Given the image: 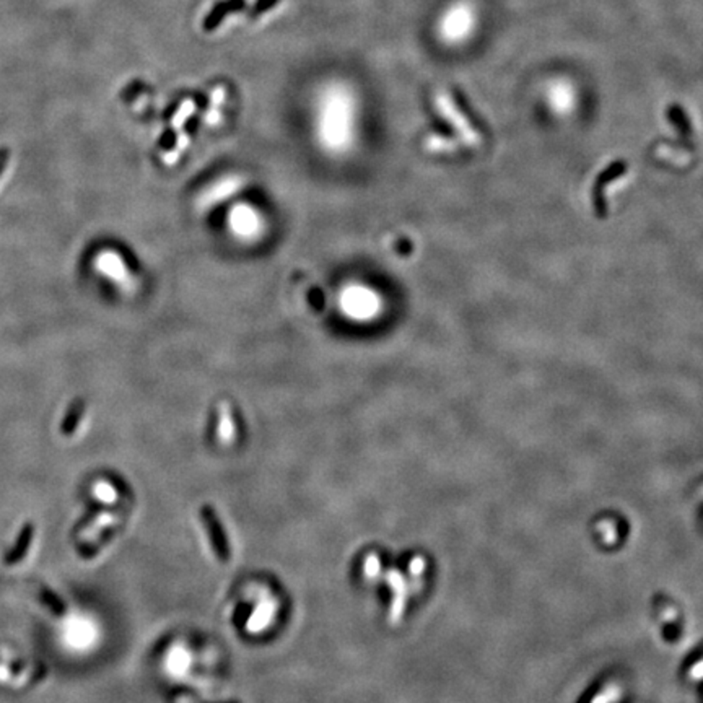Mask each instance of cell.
<instances>
[{"label": "cell", "instance_id": "6da1fadb", "mask_svg": "<svg viewBox=\"0 0 703 703\" xmlns=\"http://www.w3.org/2000/svg\"><path fill=\"white\" fill-rule=\"evenodd\" d=\"M342 308L353 319H372L379 311L378 295L367 287L353 285L343 290Z\"/></svg>", "mask_w": 703, "mask_h": 703}, {"label": "cell", "instance_id": "7a4b0ae2", "mask_svg": "<svg viewBox=\"0 0 703 703\" xmlns=\"http://www.w3.org/2000/svg\"><path fill=\"white\" fill-rule=\"evenodd\" d=\"M201 518H202L203 526H206V529H207L208 539H211L213 554H215V557L220 562L227 563L232 554H230L228 539H227V536H225V529H223L222 523H220L215 509H213L211 505H203L201 509Z\"/></svg>", "mask_w": 703, "mask_h": 703}, {"label": "cell", "instance_id": "3957f363", "mask_svg": "<svg viewBox=\"0 0 703 703\" xmlns=\"http://www.w3.org/2000/svg\"><path fill=\"white\" fill-rule=\"evenodd\" d=\"M119 518L121 514L117 509H106V512L98 513L93 519H91V523L88 526H85V528L80 531L78 534L80 542H83V544L90 547V549L91 547L95 549V545H101V542L105 539V533L110 528H112V526L119 523Z\"/></svg>", "mask_w": 703, "mask_h": 703}, {"label": "cell", "instance_id": "277c9868", "mask_svg": "<svg viewBox=\"0 0 703 703\" xmlns=\"http://www.w3.org/2000/svg\"><path fill=\"white\" fill-rule=\"evenodd\" d=\"M230 225H232L233 232L238 235L240 238L244 240L254 238L262 228L259 213L246 206L236 207L235 211L230 213Z\"/></svg>", "mask_w": 703, "mask_h": 703}, {"label": "cell", "instance_id": "5b68a950", "mask_svg": "<svg viewBox=\"0 0 703 703\" xmlns=\"http://www.w3.org/2000/svg\"><path fill=\"white\" fill-rule=\"evenodd\" d=\"M96 269L103 272V276L112 278L114 282L129 285V272L124 259L114 251H105L96 257Z\"/></svg>", "mask_w": 703, "mask_h": 703}, {"label": "cell", "instance_id": "8992f818", "mask_svg": "<svg viewBox=\"0 0 703 703\" xmlns=\"http://www.w3.org/2000/svg\"><path fill=\"white\" fill-rule=\"evenodd\" d=\"M33 539H35V526L31 523L25 524V528L21 529L20 533V538L17 539V544H15L12 552L7 555L8 565H17V563L25 559L26 554H28L31 549Z\"/></svg>", "mask_w": 703, "mask_h": 703}, {"label": "cell", "instance_id": "52a82bcc", "mask_svg": "<svg viewBox=\"0 0 703 703\" xmlns=\"http://www.w3.org/2000/svg\"><path fill=\"white\" fill-rule=\"evenodd\" d=\"M217 435L220 442L230 444L236 438V423L233 420L232 409H230L228 402H222L218 406V427Z\"/></svg>", "mask_w": 703, "mask_h": 703}, {"label": "cell", "instance_id": "ba28073f", "mask_svg": "<svg viewBox=\"0 0 703 703\" xmlns=\"http://www.w3.org/2000/svg\"><path fill=\"white\" fill-rule=\"evenodd\" d=\"M389 583L394 589V603L393 608H391V620L397 622L401 617L402 605H404V584H402V578L397 572H393L389 577Z\"/></svg>", "mask_w": 703, "mask_h": 703}, {"label": "cell", "instance_id": "9c48e42d", "mask_svg": "<svg viewBox=\"0 0 703 703\" xmlns=\"http://www.w3.org/2000/svg\"><path fill=\"white\" fill-rule=\"evenodd\" d=\"M80 420V407H75V409L71 412V415H69V418L66 422H64V425H62V432L64 433H72L73 432V428H75V423H77Z\"/></svg>", "mask_w": 703, "mask_h": 703}, {"label": "cell", "instance_id": "30bf717a", "mask_svg": "<svg viewBox=\"0 0 703 703\" xmlns=\"http://www.w3.org/2000/svg\"><path fill=\"white\" fill-rule=\"evenodd\" d=\"M42 598H45L46 603L49 604L51 608L54 609L57 614H62V613H64V605H62L61 601H59L54 594H51L49 591H47L46 588H42Z\"/></svg>", "mask_w": 703, "mask_h": 703}, {"label": "cell", "instance_id": "8fae6325", "mask_svg": "<svg viewBox=\"0 0 703 703\" xmlns=\"http://www.w3.org/2000/svg\"><path fill=\"white\" fill-rule=\"evenodd\" d=\"M365 572L368 577H374L379 572V562L374 555H370L367 563H365Z\"/></svg>", "mask_w": 703, "mask_h": 703}, {"label": "cell", "instance_id": "7c38bea8", "mask_svg": "<svg viewBox=\"0 0 703 703\" xmlns=\"http://www.w3.org/2000/svg\"><path fill=\"white\" fill-rule=\"evenodd\" d=\"M175 703H206V702L192 699V697H189V695H178L176 697ZM227 703H238V702H227Z\"/></svg>", "mask_w": 703, "mask_h": 703}]
</instances>
